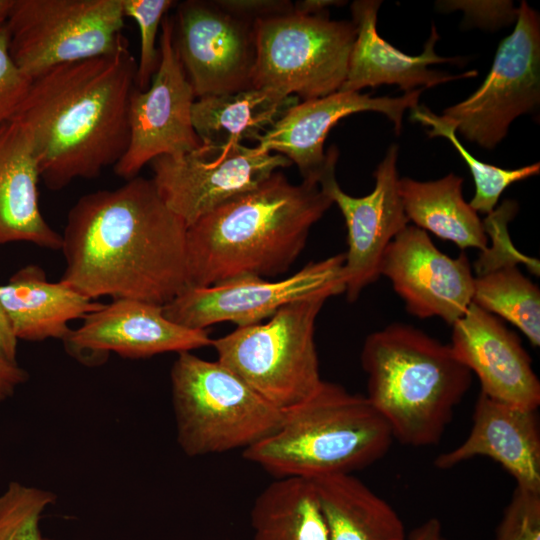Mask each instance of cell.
Instances as JSON below:
<instances>
[{
  "label": "cell",
  "instance_id": "e575fe53",
  "mask_svg": "<svg viewBox=\"0 0 540 540\" xmlns=\"http://www.w3.org/2000/svg\"><path fill=\"white\" fill-rule=\"evenodd\" d=\"M225 12L248 22L293 13L288 0H213Z\"/></svg>",
  "mask_w": 540,
  "mask_h": 540
},
{
  "label": "cell",
  "instance_id": "ab89813d",
  "mask_svg": "<svg viewBox=\"0 0 540 540\" xmlns=\"http://www.w3.org/2000/svg\"><path fill=\"white\" fill-rule=\"evenodd\" d=\"M12 4L13 0H0V26L5 24Z\"/></svg>",
  "mask_w": 540,
  "mask_h": 540
},
{
  "label": "cell",
  "instance_id": "9c48e42d",
  "mask_svg": "<svg viewBox=\"0 0 540 540\" xmlns=\"http://www.w3.org/2000/svg\"><path fill=\"white\" fill-rule=\"evenodd\" d=\"M121 0H13L5 22L10 55L31 80L128 45Z\"/></svg>",
  "mask_w": 540,
  "mask_h": 540
},
{
  "label": "cell",
  "instance_id": "4fadbf2b",
  "mask_svg": "<svg viewBox=\"0 0 540 540\" xmlns=\"http://www.w3.org/2000/svg\"><path fill=\"white\" fill-rule=\"evenodd\" d=\"M344 260V253H339L309 262L279 280L242 276L211 286H188L163 306V312L171 321L191 329H207L220 322L237 327L257 324L292 301L329 286L344 285Z\"/></svg>",
  "mask_w": 540,
  "mask_h": 540
},
{
  "label": "cell",
  "instance_id": "ac0fdd59",
  "mask_svg": "<svg viewBox=\"0 0 540 540\" xmlns=\"http://www.w3.org/2000/svg\"><path fill=\"white\" fill-rule=\"evenodd\" d=\"M425 88L399 97H371L359 92L337 91L325 97L305 100L291 107L258 141L257 145L278 153L295 164L303 181L317 184L327 164L324 141L336 123L351 114L383 113L401 132L404 112L418 106Z\"/></svg>",
  "mask_w": 540,
  "mask_h": 540
},
{
  "label": "cell",
  "instance_id": "836d02e7",
  "mask_svg": "<svg viewBox=\"0 0 540 540\" xmlns=\"http://www.w3.org/2000/svg\"><path fill=\"white\" fill-rule=\"evenodd\" d=\"M441 6L446 10L461 9L468 21L488 29L507 25L518 15L511 1H446Z\"/></svg>",
  "mask_w": 540,
  "mask_h": 540
},
{
  "label": "cell",
  "instance_id": "603a6c76",
  "mask_svg": "<svg viewBox=\"0 0 540 540\" xmlns=\"http://www.w3.org/2000/svg\"><path fill=\"white\" fill-rule=\"evenodd\" d=\"M0 304L18 340L40 342L63 341L71 331V321L83 319L103 303L62 281L49 282L41 267L27 265L0 285Z\"/></svg>",
  "mask_w": 540,
  "mask_h": 540
},
{
  "label": "cell",
  "instance_id": "7c38bea8",
  "mask_svg": "<svg viewBox=\"0 0 540 540\" xmlns=\"http://www.w3.org/2000/svg\"><path fill=\"white\" fill-rule=\"evenodd\" d=\"M152 180L168 208L187 228L228 200L245 193L272 173L290 166L285 156L258 145H202L182 157L152 160Z\"/></svg>",
  "mask_w": 540,
  "mask_h": 540
},
{
  "label": "cell",
  "instance_id": "e0dca14e",
  "mask_svg": "<svg viewBox=\"0 0 540 540\" xmlns=\"http://www.w3.org/2000/svg\"><path fill=\"white\" fill-rule=\"evenodd\" d=\"M63 342L71 355L84 362L110 352L129 359L191 352L211 346L212 339L206 329H191L171 321L161 305L113 299L87 314Z\"/></svg>",
  "mask_w": 540,
  "mask_h": 540
},
{
  "label": "cell",
  "instance_id": "2e32d148",
  "mask_svg": "<svg viewBox=\"0 0 540 540\" xmlns=\"http://www.w3.org/2000/svg\"><path fill=\"white\" fill-rule=\"evenodd\" d=\"M380 274L419 319L438 317L452 326L473 301L474 275L466 254L457 258L444 254L426 231L414 225L389 244Z\"/></svg>",
  "mask_w": 540,
  "mask_h": 540
},
{
  "label": "cell",
  "instance_id": "ffe728a7",
  "mask_svg": "<svg viewBox=\"0 0 540 540\" xmlns=\"http://www.w3.org/2000/svg\"><path fill=\"white\" fill-rule=\"evenodd\" d=\"M475 457H488L515 480L516 487L540 492V425L529 410L479 393L472 426L457 447L439 454L434 466L446 470Z\"/></svg>",
  "mask_w": 540,
  "mask_h": 540
},
{
  "label": "cell",
  "instance_id": "7402d4cb",
  "mask_svg": "<svg viewBox=\"0 0 540 540\" xmlns=\"http://www.w3.org/2000/svg\"><path fill=\"white\" fill-rule=\"evenodd\" d=\"M39 168L31 137L17 121L0 126V245L30 242L61 249L62 236L39 207Z\"/></svg>",
  "mask_w": 540,
  "mask_h": 540
},
{
  "label": "cell",
  "instance_id": "52a82bcc",
  "mask_svg": "<svg viewBox=\"0 0 540 540\" xmlns=\"http://www.w3.org/2000/svg\"><path fill=\"white\" fill-rule=\"evenodd\" d=\"M170 378L177 441L187 456L244 450L283 420V411L218 360L178 353Z\"/></svg>",
  "mask_w": 540,
  "mask_h": 540
},
{
  "label": "cell",
  "instance_id": "44dd1931",
  "mask_svg": "<svg viewBox=\"0 0 540 540\" xmlns=\"http://www.w3.org/2000/svg\"><path fill=\"white\" fill-rule=\"evenodd\" d=\"M378 0H356L351 4L357 34L349 58L345 81L338 91L359 92L365 87L382 84L398 85L405 93L418 86L430 88L452 80L477 76V71L450 75L431 70L429 65L457 63L459 58L440 57L435 52L439 34L434 25L420 55L411 56L382 39L376 29Z\"/></svg>",
  "mask_w": 540,
  "mask_h": 540
},
{
  "label": "cell",
  "instance_id": "d590c367",
  "mask_svg": "<svg viewBox=\"0 0 540 540\" xmlns=\"http://www.w3.org/2000/svg\"><path fill=\"white\" fill-rule=\"evenodd\" d=\"M28 373L18 363L0 358V404L10 398L17 387L25 383Z\"/></svg>",
  "mask_w": 540,
  "mask_h": 540
},
{
  "label": "cell",
  "instance_id": "f1b7e54d",
  "mask_svg": "<svg viewBox=\"0 0 540 540\" xmlns=\"http://www.w3.org/2000/svg\"><path fill=\"white\" fill-rule=\"evenodd\" d=\"M411 117L429 126L430 137L447 138L466 162L475 183V194L469 205L478 213L490 214L495 210L498 200L511 184L539 174L540 164L534 163L517 169H503L476 159L458 140L456 127L442 116L430 111L426 106H416Z\"/></svg>",
  "mask_w": 540,
  "mask_h": 540
},
{
  "label": "cell",
  "instance_id": "ba28073f",
  "mask_svg": "<svg viewBox=\"0 0 540 540\" xmlns=\"http://www.w3.org/2000/svg\"><path fill=\"white\" fill-rule=\"evenodd\" d=\"M256 60L251 87L296 95L303 101L337 92L345 81L356 39L353 21L327 13L286 15L253 23Z\"/></svg>",
  "mask_w": 540,
  "mask_h": 540
},
{
  "label": "cell",
  "instance_id": "277c9868",
  "mask_svg": "<svg viewBox=\"0 0 540 540\" xmlns=\"http://www.w3.org/2000/svg\"><path fill=\"white\" fill-rule=\"evenodd\" d=\"M360 360L366 398L393 439L413 447L441 440L472 382V373L450 344L405 323L369 334Z\"/></svg>",
  "mask_w": 540,
  "mask_h": 540
},
{
  "label": "cell",
  "instance_id": "d6a6232c",
  "mask_svg": "<svg viewBox=\"0 0 540 540\" xmlns=\"http://www.w3.org/2000/svg\"><path fill=\"white\" fill-rule=\"evenodd\" d=\"M31 79L13 61L5 24L0 26V126L10 121L24 97Z\"/></svg>",
  "mask_w": 540,
  "mask_h": 540
},
{
  "label": "cell",
  "instance_id": "f546056e",
  "mask_svg": "<svg viewBox=\"0 0 540 540\" xmlns=\"http://www.w3.org/2000/svg\"><path fill=\"white\" fill-rule=\"evenodd\" d=\"M55 499L50 491L10 482L0 494V540H48L40 520Z\"/></svg>",
  "mask_w": 540,
  "mask_h": 540
},
{
  "label": "cell",
  "instance_id": "d6986e66",
  "mask_svg": "<svg viewBox=\"0 0 540 540\" xmlns=\"http://www.w3.org/2000/svg\"><path fill=\"white\" fill-rule=\"evenodd\" d=\"M450 346L477 376L480 393L516 407L538 409L540 381L531 358L500 318L472 303L452 325Z\"/></svg>",
  "mask_w": 540,
  "mask_h": 540
},
{
  "label": "cell",
  "instance_id": "5bb4252c",
  "mask_svg": "<svg viewBox=\"0 0 540 540\" xmlns=\"http://www.w3.org/2000/svg\"><path fill=\"white\" fill-rule=\"evenodd\" d=\"M326 154L327 164L318 185L336 203L345 220L348 250L342 269L344 293L349 302H354L379 279L387 247L409 223L399 193L398 146L389 147L374 172L372 192L363 197L351 196L339 186L335 176L337 148L331 147Z\"/></svg>",
  "mask_w": 540,
  "mask_h": 540
},
{
  "label": "cell",
  "instance_id": "74e56055",
  "mask_svg": "<svg viewBox=\"0 0 540 540\" xmlns=\"http://www.w3.org/2000/svg\"><path fill=\"white\" fill-rule=\"evenodd\" d=\"M407 540H447V538L440 520L429 518L416 527Z\"/></svg>",
  "mask_w": 540,
  "mask_h": 540
},
{
  "label": "cell",
  "instance_id": "4dcf8cb0",
  "mask_svg": "<svg viewBox=\"0 0 540 540\" xmlns=\"http://www.w3.org/2000/svg\"><path fill=\"white\" fill-rule=\"evenodd\" d=\"M172 0H121L123 14L132 18L140 33V54L137 61L135 87L146 90L160 63L157 47L158 31L168 11L175 6Z\"/></svg>",
  "mask_w": 540,
  "mask_h": 540
},
{
  "label": "cell",
  "instance_id": "9a60e30c",
  "mask_svg": "<svg viewBox=\"0 0 540 540\" xmlns=\"http://www.w3.org/2000/svg\"><path fill=\"white\" fill-rule=\"evenodd\" d=\"M172 18L174 46L196 98L251 88L253 23L202 0L180 2Z\"/></svg>",
  "mask_w": 540,
  "mask_h": 540
},
{
  "label": "cell",
  "instance_id": "4316f807",
  "mask_svg": "<svg viewBox=\"0 0 540 540\" xmlns=\"http://www.w3.org/2000/svg\"><path fill=\"white\" fill-rule=\"evenodd\" d=\"M253 540H328L313 482L279 478L255 499L251 509Z\"/></svg>",
  "mask_w": 540,
  "mask_h": 540
},
{
  "label": "cell",
  "instance_id": "8fae6325",
  "mask_svg": "<svg viewBox=\"0 0 540 540\" xmlns=\"http://www.w3.org/2000/svg\"><path fill=\"white\" fill-rule=\"evenodd\" d=\"M160 30L158 69L146 90L135 88L131 95L129 143L113 167L126 180L157 157L178 158L202 146L192 122L196 96L174 46L172 16L164 17Z\"/></svg>",
  "mask_w": 540,
  "mask_h": 540
},
{
  "label": "cell",
  "instance_id": "5b68a950",
  "mask_svg": "<svg viewBox=\"0 0 540 540\" xmlns=\"http://www.w3.org/2000/svg\"><path fill=\"white\" fill-rule=\"evenodd\" d=\"M393 437L365 395L322 381L284 411L279 428L243 450V457L279 478L352 474L381 459Z\"/></svg>",
  "mask_w": 540,
  "mask_h": 540
},
{
  "label": "cell",
  "instance_id": "d4e9b609",
  "mask_svg": "<svg viewBox=\"0 0 540 540\" xmlns=\"http://www.w3.org/2000/svg\"><path fill=\"white\" fill-rule=\"evenodd\" d=\"M328 540H407L394 508L353 474L311 480Z\"/></svg>",
  "mask_w": 540,
  "mask_h": 540
},
{
  "label": "cell",
  "instance_id": "3957f363",
  "mask_svg": "<svg viewBox=\"0 0 540 540\" xmlns=\"http://www.w3.org/2000/svg\"><path fill=\"white\" fill-rule=\"evenodd\" d=\"M332 204L319 185H294L279 170L272 173L187 228L189 286L285 273Z\"/></svg>",
  "mask_w": 540,
  "mask_h": 540
},
{
  "label": "cell",
  "instance_id": "484cf974",
  "mask_svg": "<svg viewBox=\"0 0 540 540\" xmlns=\"http://www.w3.org/2000/svg\"><path fill=\"white\" fill-rule=\"evenodd\" d=\"M463 179L453 173L433 181L399 179V193L409 221L451 241L460 249L488 248L484 223L462 195Z\"/></svg>",
  "mask_w": 540,
  "mask_h": 540
},
{
  "label": "cell",
  "instance_id": "cb8c5ba5",
  "mask_svg": "<svg viewBox=\"0 0 540 540\" xmlns=\"http://www.w3.org/2000/svg\"><path fill=\"white\" fill-rule=\"evenodd\" d=\"M296 95L261 88L196 98L192 107L194 129L206 146L255 141L271 129L294 105Z\"/></svg>",
  "mask_w": 540,
  "mask_h": 540
},
{
  "label": "cell",
  "instance_id": "1f68e13d",
  "mask_svg": "<svg viewBox=\"0 0 540 540\" xmlns=\"http://www.w3.org/2000/svg\"><path fill=\"white\" fill-rule=\"evenodd\" d=\"M493 540H540V492L515 487Z\"/></svg>",
  "mask_w": 540,
  "mask_h": 540
},
{
  "label": "cell",
  "instance_id": "7a4b0ae2",
  "mask_svg": "<svg viewBox=\"0 0 540 540\" xmlns=\"http://www.w3.org/2000/svg\"><path fill=\"white\" fill-rule=\"evenodd\" d=\"M137 61L128 45L54 67L31 80L11 120L29 133L40 179L52 191L115 166L129 143Z\"/></svg>",
  "mask_w": 540,
  "mask_h": 540
},
{
  "label": "cell",
  "instance_id": "8d00e7d4",
  "mask_svg": "<svg viewBox=\"0 0 540 540\" xmlns=\"http://www.w3.org/2000/svg\"><path fill=\"white\" fill-rule=\"evenodd\" d=\"M18 339L13 333L10 322L0 304V358L17 363Z\"/></svg>",
  "mask_w": 540,
  "mask_h": 540
},
{
  "label": "cell",
  "instance_id": "6da1fadb",
  "mask_svg": "<svg viewBox=\"0 0 540 540\" xmlns=\"http://www.w3.org/2000/svg\"><path fill=\"white\" fill-rule=\"evenodd\" d=\"M187 226L152 178L83 195L70 209L60 281L95 300L136 299L164 306L188 283Z\"/></svg>",
  "mask_w": 540,
  "mask_h": 540
},
{
  "label": "cell",
  "instance_id": "f35d334b",
  "mask_svg": "<svg viewBox=\"0 0 540 540\" xmlns=\"http://www.w3.org/2000/svg\"><path fill=\"white\" fill-rule=\"evenodd\" d=\"M346 1L336 0H298L293 3L294 13L301 15H318L327 13V8L330 6L344 5Z\"/></svg>",
  "mask_w": 540,
  "mask_h": 540
},
{
  "label": "cell",
  "instance_id": "8992f818",
  "mask_svg": "<svg viewBox=\"0 0 540 540\" xmlns=\"http://www.w3.org/2000/svg\"><path fill=\"white\" fill-rule=\"evenodd\" d=\"M344 285L329 286L281 307L265 323L237 327L211 346L217 360L281 411L301 403L322 383L315 323Z\"/></svg>",
  "mask_w": 540,
  "mask_h": 540
},
{
  "label": "cell",
  "instance_id": "30bf717a",
  "mask_svg": "<svg viewBox=\"0 0 540 540\" xmlns=\"http://www.w3.org/2000/svg\"><path fill=\"white\" fill-rule=\"evenodd\" d=\"M540 101V20L525 1L513 32L497 49L490 72L465 100L446 108L442 117L470 142L493 149L514 119Z\"/></svg>",
  "mask_w": 540,
  "mask_h": 540
},
{
  "label": "cell",
  "instance_id": "83f0119b",
  "mask_svg": "<svg viewBox=\"0 0 540 540\" xmlns=\"http://www.w3.org/2000/svg\"><path fill=\"white\" fill-rule=\"evenodd\" d=\"M472 303L516 326L534 347L540 345V290L515 263L477 273Z\"/></svg>",
  "mask_w": 540,
  "mask_h": 540
}]
</instances>
